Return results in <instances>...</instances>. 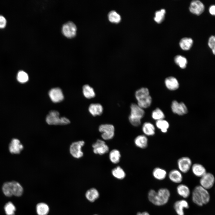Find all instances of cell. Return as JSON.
Instances as JSON below:
<instances>
[{"mask_svg":"<svg viewBox=\"0 0 215 215\" xmlns=\"http://www.w3.org/2000/svg\"><path fill=\"white\" fill-rule=\"evenodd\" d=\"M170 195V191L168 189L162 188L157 191L153 189L150 190L148 192V198L149 200L154 205L161 206L168 203Z\"/></svg>","mask_w":215,"mask_h":215,"instance_id":"6da1fadb","label":"cell"},{"mask_svg":"<svg viewBox=\"0 0 215 215\" xmlns=\"http://www.w3.org/2000/svg\"><path fill=\"white\" fill-rule=\"evenodd\" d=\"M210 196L208 190L200 185L196 186L192 193V199L197 205L202 206L210 201Z\"/></svg>","mask_w":215,"mask_h":215,"instance_id":"7a4b0ae2","label":"cell"},{"mask_svg":"<svg viewBox=\"0 0 215 215\" xmlns=\"http://www.w3.org/2000/svg\"><path fill=\"white\" fill-rule=\"evenodd\" d=\"M2 190L4 195L9 197L13 195L21 196L23 192L22 185L15 181L7 182L4 183L2 185Z\"/></svg>","mask_w":215,"mask_h":215,"instance_id":"3957f363","label":"cell"},{"mask_svg":"<svg viewBox=\"0 0 215 215\" xmlns=\"http://www.w3.org/2000/svg\"><path fill=\"white\" fill-rule=\"evenodd\" d=\"M130 109V113L128 117L129 122L133 126L138 127L141 124V120L145 115V111L144 109L135 103L131 104Z\"/></svg>","mask_w":215,"mask_h":215,"instance_id":"277c9868","label":"cell"},{"mask_svg":"<svg viewBox=\"0 0 215 215\" xmlns=\"http://www.w3.org/2000/svg\"><path fill=\"white\" fill-rule=\"evenodd\" d=\"M59 112L56 110H51L46 117L47 123L50 125H64L69 124L70 120L65 117H60Z\"/></svg>","mask_w":215,"mask_h":215,"instance_id":"5b68a950","label":"cell"},{"mask_svg":"<svg viewBox=\"0 0 215 215\" xmlns=\"http://www.w3.org/2000/svg\"><path fill=\"white\" fill-rule=\"evenodd\" d=\"M98 130L101 133V136L104 141L111 140L114 136L115 128L112 124H102L99 126Z\"/></svg>","mask_w":215,"mask_h":215,"instance_id":"8992f818","label":"cell"},{"mask_svg":"<svg viewBox=\"0 0 215 215\" xmlns=\"http://www.w3.org/2000/svg\"><path fill=\"white\" fill-rule=\"evenodd\" d=\"M85 142L83 141H79L72 143L69 148V152L71 156L74 158L79 159L83 156L82 148Z\"/></svg>","mask_w":215,"mask_h":215,"instance_id":"52a82bcc","label":"cell"},{"mask_svg":"<svg viewBox=\"0 0 215 215\" xmlns=\"http://www.w3.org/2000/svg\"><path fill=\"white\" fill-rule=\"evenodd\" d=\"M177 166L182 173H186L191 169L192 165L191 159L189 157L184 156L179 158L177 161Z\"/></svg>","mask_w":215,"mask_h":215,"instance_id":"ba28073f","label":"cell"},{"mask_svg":"<svg viewBox=\"0 0 215 215\" xmlns=\"http://www.w3.org/2000/svg\"><path fill=\"white\" fill-rule=\"evenodd\" d=\"M92 147L93 153L100 155L108 153L109 150V147L104 140L98 139L93 143Z\"/></svg>","mask_w":215,"mask_h":215,"instance_id":"9c48e42d","label":"cell"},{"mask_svg":"<svg viewBox=\"0 0 215 215\" xmlns=\"http://www.w3.org/2000/svg\"><path fill=\"white\" fill-rule=\"evenodd\" d=\"M215 182L214 175L210 172H207L200 177V185L208 190L214 186Z\"/></svg>","mask_w":215,"mask_h":215,"instance_id":"30bf717a","label":"cell"},{"mask_svg":"<svg viewBox=\"0 0 215 215\" xmlns=\"http://www.w3.org/2000/svg\"><path fill=\"white\" fill-rule=\"evenodd\" d=\"M49 96L54 103L61 102L64 99V96L61 89L58 87H54L50 89L48 92Z\"/></svg>","mask_w":215,"mask_h":215,"instance_id":"8fae6325","label":"cell"},{"mask_svg":"<svg viewBox=\"0 0 215 215\" xmlns=\"http://www.w3.org/2000/svg\"><path fill=\"white\" fill-rule=\"evenodd\" d=\"M76 25L73 22H70L64 24L62 29L63 34L68 38L74 37L76 35Z\"/></svg>","mask_w":215,"mask_h":215,"instance_id":"7c38bea8","label":"cell"},{"mask_svg":"<svg viewBox=\"0 0 215 215\" xmlns=\"http://www.w3.org/2000/svg\"><path fill=\"white\" fill-rule=\"evenodd\" d=\"M171 108L173 112L179 115H183L188 112V110L185 105L182 102H178L173 100L172 102Z\"/></svg>","mask_w":215,"mask_h":215,"instance_id":"4fadbf2b","label":"cell"},{"mask_svg":"<svg viewBox=\"0 0 215 215\" xmlns=\"http://www.w3.org/2000/svg\"><path fill=\"white\" fill-rule=\"evenodd\" d=\"M189 9L192 13L198 16L204 12L205 7L204 4L200 1L193 0L190 4Z\"/></svg>","mask_w":215,"mask_h":215,"instance_id":"5bb4252c","label":"cell"},{"mask_svg":"<svg viewBox=\"0 0 215 215\" xmlns=\"http://www.w3.org/2000/svg\"><path fill=\"white\" fill-rule=\"evenodd\" d=\"M23 148V146L19 140L16 138L12 139L9 146V151L13 154H19Z\"/></svg>","mask_w":215,"mask_h":215,"instance_id":"9a60e30c","label":"cell"},{"mask_svg":"<svg viewBox=\"0 0 215 215\" xmlns=\"http://www.w3.org/2000/svg\"><path fill=\"white\" fill-rule=\"evenodd\" d=\"M189 207L188 202L185 199L177 200L173 205V208L178 215H185L184 209H188Z\"/></svg>","mask_w":215,"mask_h":215,"instance_id":"2e32d148","label":"cell"},{"mask_svg":"<svg viewBox=\"0 0 215 215\" xmlns=\"http://www.w3.org/2000/svg\"><path fill=\"white\" fill-rule=\"evenodd\" d=\"M168 177L171 182L176 183H180L183 180L182 173L177 169L171 170L168 174Z\"/></svg>","mask_w":215,"mask_h":215,"instance_id":"e0dca14e","label":"cell"},{"mask_svg":"<svg viewBox=\"0 0 215 215\" xmlns=\"http://www.w3.org/2000/svg\"><path fill=\"white\" fill-rule=\"evenodd\" d=\"M150 96L148 89L142 87L136 90L135 93V97L137 102L144 101Z\"/></svg>","mask_w":215,"mask_h":215,"instance_id":"ac0fdd59","label":"cell"},{"mask_svg":"<svg viewBox=\"0 0 215 215\" xmlns=\"http://www.w3.org/2000/svg\"><path fill=\"white\" fill-rule=\"evenodd\" d=\"M191 169L195 176L200 178L207 172L205 167L199 163L193 164Z\"/></svg>","mask_w":215,"mask_h":215,"instance_id":"d6986e66","label":"cell"},{"mask_svg":"<svg viewBox=\"0 0 215 215\" xmlns=\"http://www.w3.org/2000/svg\"><path fill=\"white\" fill-rule=\"evenodd\" d=\"M134 142L137 147L141 149H145L148 146V138L144 134L137 136L135 138Z\"/></svg>","mask_w":215,"mask_h":215,"instance_id":"ffe728a7","label":"cell"},{"mask_svg":"<svg viewBox=\"0 0 215 215\" xmlns=\"http://www.w3.org/2000/svg\"><path fill=\"white\" fill-rule=\"evenodd\" d=\"M103 108L99 103H92L88 107V111L93 116H95L101 115L103 112Z\"/></svg>","mask_w":215,"mask_h":215,"instance_id":"44dd1931","label":"cell"},{"mask_svg":"<svg viewBox=\"0 0 215 215\" xmlns=\"http://www.w3.org/2000/svg\"><path fill=\"white\" fill-rule=\"evenodd\" d=\"M155 128L154 125L149 122L144 123L142 126V130L144 135L147 136H152L155 134Z\"/></svg>","mask_w":215,"mask_h":215,"instance_id":"7402d4cb","label":"cell"},{"mask_svg":"<svg viewBox=\"0 0 215 215\" xmlns=\"http://www.w3.org/2000/svg\"><path fill=\"white\" fill-rule=\"evenodd\" d=\"M165 83L167 88L171 90H176L179 87L178 80L173 76H169L166 78Z\"/></svg>","mask_w":215,"mask_h":215,"instance_id":"603a6c76","label":"cell"},{"mask_svg":"<svg viewBox=\"0 0 215 215\" xmlns=\"http://www.w3.org/2000/svg\"><path fill=\"white\" fill-rule=\"evenodd\" d=\"M152 175L156 179L159 180H162L166 177L167 172L165 169L160 167H157L153 169Z\"/></svg>","mask_w":215,"mask_h":215,"instance_id":"cb8c5ba5","label":"cell"},{"mask_svg":"<svg viewBox=\"0 0 215 215\" xmlns=\"http://www.w3.org/2000/svg\"><path fill=\"white\" fill-rule=\"evenodd\" d=\"M176 191L178 195L184 198H188L191 194L189 188L183 184H180L177 186Z\"/></svg>","mask_w":215,"mask_h":215,"instance_id":"d4e9b609","label":"cell"},{"mask_svg":"<svg viewBox=\"0 0 215 215\" xmlns=\"http://www.w3.org/2000/svg\"><path fill=\"white\" fill-rule=\"evenodd\" d=\"M121 157V154L120 151L117 149L111 150L109 154V158L110 162L113 164L119 163Z\"/></svg>","mask_w":215,"mask_h":215,"instance_id":"484cf974","label":"cell"},{"mask_svg":"<svg viewBox=\"0 0 215 215\" xmlns=\"http://www.w3.org/2000/svg\"><path fill=\"white\" fill-rule=\"evenodd\" d=\"M111 172L113 176L118 179H123L126 175L124 170L119 166H117L113 168Z\"/></svg>","mask_w":215,"mask_h":215,"instance_id":"4316f807","label":"cell"},{"mask_svg":"<svg viewBox=\"0 0 215 215\" xmlns=\"http://www.w3.org/2000/svg\"><path fill=\"white\" fill-rule=\"evenodd\" d=\"M193 43V41L191 38L185 37L181 39L179 42V45L182 50H187L191 48Z\"/></svg>","mask_w":215,"mask_h":215,"instance_id":"83f0119b","label":"cell"},{"mask_svg":"<svg viewBox=\"0 0 215 215\" xmlns=\"http://www.w3.org/2000/svg\"><path fill=\"white\" fill-rule=\"evenodd\" d=\"M99 196L98 190L95 188H92L87 191L85 194L86 198L90 202H93L96 200Z\"/></svg>","mask_w":215,"mask_h":215,"instance_id":"f1b7e54d","label":"cell"},{"mask_svg":"<svg viewBox=\"0 0 215 215\" xmlns=\"http://www.w3.org/2000/svg\"><path fill=\"white\" fill-rule=\"evenodd\" d=\"M82 92L84 96L88 99L93 98L96 96L94 89L88 85H85L83 86Z\"/></svg>","mask_w":215,"mask_h":215,"instance_id":"f546056e","label":"cell"},{"mask_svg":"<svg viewBox=\"0 0 215 215\" xmlns=\"http://www.w3.org/2000/svg\"><path fill=\"white\" fill-rule=\"evenodd\" d=\"M155 125L157 128L164 133L167 132L170 126L168 122L164 119L156 121Z\"/></svg>","mask_w":215,"mask_h":215,"instance_id":"4dcf8cb0","label":"cell"},{"mask_svg":"<svg viewBox=\"0 0 215 215\" xmlns=\"http://www.w3.org/2000/svg\"><path fill=\"white\" fill-rule=\"evenodd\" d=\"M36 209L38 215H47L49 210L48 206L43 202L38 203L36 205Z\"/></svg>","mask_w":215,"mask_h":215,"instance_id":"1f68e13d","label":"cell"},{"mask_svg":"<svg viewBox=\"0 0 215 215\" xmlns=\"http://www.w3.org/2000/svg\"><path fill=\"white\" fill-rule=\"evenodd\" d=\"M175 63L182 69H185L187 64V59L184 57L180 55L176 56L174 58Z\"/></svg>","mask_w":215,"mask_h":215,"instance_id":"d6a6232c","label":"cell"},{"mask_svg":"<svg viewBox=\"0 0 215 215\" xmlns=\"http://www.w3.org/2000/svg\"><path fill=\"white\" fill-rule=\"evenodd\" d=\"M151 116L153 119L156 121L164 119L165 115L163 111L159 108H157L152 113Z\"/></svg>","mask_w":215,"mask_h":215,"instance_id":"836d02e7","label":"cell"},{"mask_svg":"<svg viewBox=\"0 0 215 215\" xmlns=\"http://www.w3.org/2000/svg\"><path fill=\"white\" fill-rule=\"evenodd\" d=\"M6 215H14L16 208L12 202H9L7 203L4 207Z\"/></svg>","mask_w":215,"mask_h":215,"instance_id":"e575fe53","label":"cell"},{"mask_svg":"<svg viewBox=\"0 0 215 215\" xmlns=\"http://www.w3.org/2000/svg\"><path fill=\"white\" fill-rule=\"evenodd\" d=\"M165 13V10L163 9L156 11L155 13V16L154 18V20L157 23H161L164 19Z\"/></svg>","mask_w":215,"mask_h":215,"instance_id":"d590c367","label":"cell"},{"mask_svg":"<svg viewBox=\"0 0 215 215\" xmlns=\"http://www.w3.org/2000/svg\"><path fill=\"white\" fill-rule=\"evenodd\" d=\"M108 18L110 22L116 23L119 22L121 19L120 15L114 10L109 12L108 14Z\"/></svg>","mask_w":215,"mask_h":215,"instance_id":"8d00e7d4","label":"cell"},{"mask_svg":"<svg viewBox=\"0 0 215 215\" xmlns=\"http://www.w3.org/2000/svg\"><path fill=\"white\" fill-rule=\"evenodd\" d=\"M17 79L21 83H24L27 82L29 79L27 73L23 71H19L17 75Z\"/></svg>","mask_w":215,"mask_h":215,"instance_id":"74e56055","label":"cell"},{"mask_svg":"<svg viewBox=\"0 0 215 215\" xmlns=\"http://www.w3.org/2000/svg\"><path fill=\"white\" fill-rule=\"evenodd\" d=\"M208 45L212 50L213 53L215 54V38L214 36H212L209 38Z\"/></svg>","mask_w":215,"mask_h":215,"instance_id":"f35d334b","label":"cell"},{"mask_svg":"<svg viewBox=\"0 0 215 215\" xmlns=\"http://www.w3.org/2000/svg\"><path fill=\"white\" fill-rule=\"evenodd\" d=\"M7 24V21L5 18L3 16L0 15V28H4Z\"/></svg>","mask_w":215,"mask_h":215,"instance_id":"ab89813d","label":"cell"},{"mask_svg":"<svg viewBox=\"0 0 215 215\" xmlns=\"http://www.w3.org/2000/svg\"><path fill=\"white\" fill-rule=\"evenodd\" d=\"M215 6L214 5H212L210 6L209 9L210 13L212 15H214L215 14Z\"/></svg>","mask_w":215,"mask_h":215,"instance_id":"60d3db41","label":"cell"},{"mask_svg":"<svg viewBox=\"0 0 215 215\" xmlns=\"http://www.w3.org/2000/svg\"><path fill=\"white\" fill-rule=\"evenodd\" d=\"M136 215H150L148 212L147 211H144L142 212H138Z\"/></svg>","mask_w":215,"mask_h":215,"instance_id":"b9f144b4","label":"cell"},{"mask_svg":"<svg viewBox=\"0 0 215 215\" xmlns=\"http://www.w3.org/2000/svg\"></svg>","mask_w":215,"mask_h":215,"instance_id":"7bdbcfd3","label":"cell"}]
</instances>
